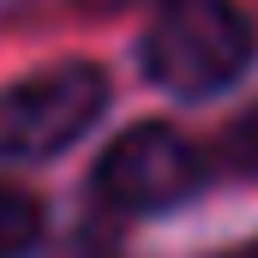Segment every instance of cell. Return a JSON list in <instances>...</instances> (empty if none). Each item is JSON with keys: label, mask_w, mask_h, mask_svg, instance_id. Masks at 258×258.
I'll list each match as a JSON object with an SVG mask.
<instances>
[{"label": "cell", "mask_w": 258, "mask_h": 258, "mask_svg": "<svg viewBox=\"0 0 258 258\" xmlns=\"http://www.w3.org/2000/svg\"><path fill=\"white\" fill-rule=\"evenodd\" d=\"M66 258H120V252H114V246H102L96 234H84V240H78V246H72Z\"/></svg>", "instance_id": "8992f818"}, {"label": "cell", "mask_w": 258, "mask_h": 258, "mask_svg": "<svg viewBox=\"0 0 258 258\" xmlns=\"http://www.w3.org/2000/svg\"><path fill=\"white\" fill-rule=\"evenodd\" d=\"M96 6H120V0H96Z\"/></svg>", "instance_id": "ba28073f"}, {"label": "cell", "mask_w": 258, "mask_h": 258, "mask_svg": "<svg viewBox=\"0 0 258 258\" xmlns=\"http://www.w3.org/2000/svg\"><path fill=\"white\" fill-rule=\"evenodd\" d=\"M228 258H258V240H252V246H240V252H228Z\"/></svg>", "instance_id": "52a82bcc"}, {"label": "cell", "mask_w": 258, "mask_h": 258, "mask_svg": "<svg viewBox=\"0 0 258 258\" xmlns=\"http://www.w3.org/2000/svg\"><path fill=\"white\" fill-rule=\"evenodd\" d=\"M102 102H108V78L84 60L42 66V72L6 84L0 90V156L36 162V156L66 150L102 114Z\"/></svg>", "instance_id": "7a4b0ae2"}, {"label": "cell", "mask_w": 258, "mask_h": 258, "mask_svg": "<svg viewBox=\"0 0 258 258\" xmlns=\"http://www.w3.org/2000/svg\"><path fill=\"white\" fill-rule=\"evenodd\" d=\"M204 180V156L192 150V138H180L162 120H144L126 126L96 162V198L108 210H126V216H150V210H168Z\"/></svg>", "instance_id": "3957f363"}, {"label": "cell", "mask_w": 258, "mask_h": 258, "mask_svg": "<svg viewBox=\"0 0 258 258\" xmlns=\"http://www.w3.org/2000/svg\"><path fill=\"white\" fill-rule=\"evenodd\" d=\"M42 234V204L0 180V258H24Z\"/></svg>", "instance_id": "277c9868"}, {"label": "cell", "mask_w": 258, "mask_h": 258, "mask_svg": "<svg viewBox=\"0 0 258 258\" xmlns=\"http://www.w3.org/2000/svg\"><path fill=\"white\" fill-rule=\"evenodd\" d=\"M252 60V24L234 0H162L144 30V72L174 96H210Z\"/></svg>", "instance_id": "6da1fadb"}, {"label": "cell", "mask_w": 258, "mask_h": 258, "mask_svg": "<svg viewBox=\"0 0 258 258\" xmlns=\"http://www.w3.org/2000/svg\"><path fill=\"white\" fill-rule=\"evenodd\" d=\"M222 168L228 174H258V102L228 120V132H222Z\"/></svg>", "instance_id": "5b68a950"}]
</instances>
